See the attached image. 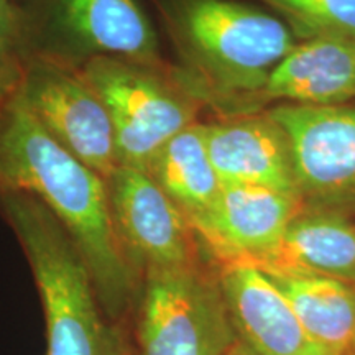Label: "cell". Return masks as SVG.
<instances>
[{"label":"cell","instance_id":"obj_1","mask_svg":"<svg viewBox=\"0 0 355 355\" xmlns=\"http://www.w3.org/2000/svg\"><path fill=\"white\" fill-rule=\"evenodd\" d=\"M0 189L32 194L51 211L87 265L105 316L127 329L141 279L115 230L107 181L44 130L19 91L0 117Z\"/></svg>","mask_w":355,"mask_h":355},{"label":"cell","instance_id":"obj_2","mask_svg":"<svg viewBox=\"0 0 355 355\" xmlns=\"http://www.w3.org/2000/svg\"><path fill=\"white\" fill-rule=\"evenodd\" d=\"M0 204L32 266L46 322V355H128L125 327L110 322L81 254L32 194L0 189Z\"/></svg>","mask_w":355,"mask_h":355},{"label":"cell","instance_id":"obj_3","mask_svg":"<svg viewBox=\"0 0 355 355\" xmlns=\"http://www.w3.org/2000/svg\"><path fill=\"white\" fill-rule=\"evenodd\" d=\"M184 56L224 96H259L298 44L272 13L241 0H152Z\"/></svg>","mask_w":355,"mask_h":355},{"label":"cell","instance_id":"obj_4","mask_svg":"<svg viewBox=\"0 0 355 355\" xmlns=\"http://www.w3.org/2000/svg\"><path fill=\"white\" fill-rule=\"evenodd\" d=\"M133 355H227L237 343L211 259L141 278Z\"/></svg>","mask_w":355,"mask_h":355},{"label":"cell","instance_id":"obj_5","mask_svg":"<svg viewBox=\"0 0 355 355\" xmlns=\"http://www.w3.org/2000/svg\"><path fill=\"white\" fill-rule=\"evenodd\" d=\"M81 74L107 109L119 166L146 171L168 140L196 122L194 99L148 66L91 56Z\"/></svg>","mask_w":355,"mask_h":355},{"label":"cell","instance_id":"obj_6","mask_svg":"<svg viewBox=\"0 0 355 355\" xmlns=\"http://www.w3.org/2000/svg\"><path fill=\"white\" fill-rule=\"evenodd\" d=\"M286 133L303 211L355 219V101L277 104L266 112Z\"/></svg>","mask_w":355,"mask_h":355},{"label":"cell","instance_id":"obj_7","mask_svg":"<svg viewBox=\"0 0 355 355\" xmlns=\"http://www.w3.org/2000/svg\"><path fill=\"white\" fill-rule=\"evenodd\" d=\"M19 94L58 144L107 181L119 166L112 122L81 71L38 58L24 71Z\"/></svg>","mask_w":355,"mask_h":355},{"label":"cell","instance_id":"obj_8","mask_svg":"<svg viewBox=\"0 0 355 355\" xmlns=\"http://www.w3.org/2000/svg\"><path fill=\"white\" fill-rule=\"evenodd\" d=\"M107 189L115 230L140 279L146 272L186 268L209 259L183 212L148 173L117 166Z\"/></svg>","mask_w":355,"mask_h":355},{"label":"cell","instance_id":"obj_9","mask_svg":"<svg viewBox=\"0 0 355 355\" xmlns=\"http://www.w3.org/2000/svg\"><path fill=\"white\" fill-rule=\"evenodd\" d=\"M301 211L303 206L295 194L261 186L222 184L209 217L196 235L214 263L259 265L277 248Z\"/></svg>","mask_w":355,"mask_h":355},{"label":"cell","instance_id":"obj_10","mask_svg":"<svg viewBox=\"0 0 355 355\" xmlns=\"http://www.w3.org/2000/svg\"><path fill=\"white\" fill-rule=\"evenodd\" d=\"M216 268L237 340L255 355H308L318 349L263 270L248 261H225Z\"/></svg>","mask_w":355,"mask_h":355},{"label":"cell","instance_id":"obj_11","mask_svg":"<svg viewBox=\"0 0 355 355\" xmlns=\"http://www.w3.org/2000/svg\"><path fill=\"white\" fill-rule=\"evenodd\" d=\"M206 145L222 184L261 186L298 198L290 140L266 112L206 123Z\"/></svg>","mask_w":355,"mask_h":355},{"label":"cell","instance_id":"obj_12","mask_svg":"<svg viewBox=\"0 0 355 355\" xmlns=\"http://www.w3.org/2000/svg\"><path fill=\"white\" fill-rule=\"evenodd\" d=\"M61 35L91 56H109L157 69L158 38L139 0H55Z\"/></svg>","mask_w":355,"mask_h":355},{"label":"cell","instance_id":"obj_13","mask_svg":"<svg viewBox=\"0 0 355 355\" xmlns=\"http://www.w3.org/2000/svg\"><path fill=\"white\" fill-rule=\"evenodd\" d=\"M261 99L295 105H339L355 101V40L298 42L270 73Z\"/></svg>","mask_w":355,"mask_h":355},{"label":"cell","instance_id":"obj_14","mask_svg":"<svg viewBox=\"0 0 355 355\" xmlns=\"http://www.w3.org/2000/svg\"><path fill=\"white\" fill-rule=\"evenodd\" d=\"M257 266L266 273L318 275L355 283V219L301 211L277 248Z\"/></svg>","mask_w":355,"mask_h":355},{"label":"cell","instance_id":"obj_15","mask_svg":"<svg viewBox=\"0 0 355 355\" xmlns=\"http://www.w3.org/2000/svg\"><path fill=\"white\" fill-rule=\"evenodd\" d=\"M146 173L196 232L209 217L222 189L207 152L206 123L194 122L176 133L158 150Z\"/></svg>","mask_w":355,"mask_h":355},{"label":"cell","instance_id":"obj_16","mask_svg":"<svg viewBox=\"0 0 355 355\" xmlns=\"http://www.w3.org/2000/svg\"><path fill=\"white\" fill-rule=\"evenodd\" d=\"M266 275L290 301L311 343L327 350L354 347L355 283L318 275Z\"/></svg>","mask_w":355,"mask_h":355},{"label":"cell","instance_id":"obj_17","mask_svg":"<svg viewBox=\"0 0 355 355\" xmlns=\"http://www.w3.org/2000/svg\"><path fill=\"white\" fill-rule=\"evenodd\" d=\"M270 8L298 42L314 38L355 40V0H254ZM272 13V15H273Z\"/></svg>","mask_w":355,"mask_h":355},{"label":"cell","instance_id":"obj_18","mask_svg":"<svg viewBox=\"0 0 355 355\" xmlns=\"http://www.w3.org/2000/svg\"><path fill=\"white\" fill-rule=\"evenodd\" d=\"M21 78H24V73L12 58L10 46L0 44V104L3 101L8 102L17 94Z\"/></svg>","mask_w":355,"mask_h":355},{"label":"cell","instance_id":"obj_19","mask_svg":"<svg viewBox=\"0 0 355 355\" xmlns=\"http://www.w3.org/2000/svg\"><path fill=\"white\" fill-rule=\"evenodd\" d=\"M17 32V19L8 0H0V44L10 46Z\"/></svg>","mask_w":355,"mask_h":355},{"label":"cell","instance_id":"obj_20","mask_svg":"<svg viewBox=\"0 0 355 355\" xmlns=\"http://www.w3.org/2000/svg\"><path fill=\"white\" fill-rule=\"evenodd\" d=\"M308 355H355V354L352 352V349H349V350H327V349L318 347Z\"/></svg>","mask_w":355,"mask_h":355},{"label":"cell","instance_id":"obj_21","mask_svg":"<svg viewBox=\"0 0 355 355\" xmlns=\"http://www.w3.org/2000/svg\"><path fill=\"white\" fill-rule=\"evenodd\" d=\"M227 355H255V354L252 352V350L248 349L247 345H243L241 340H237V343L232 345V349L229 350Z\"/></svg>","mask_w":355,"mask_h":355},{"label":"cell","instance_id":"obj_22","mask_svg":"<svg viewBox=\"0 0 355 355\" xmlns=\"http://www.w3.org/2000/svg\"><path fill=\"white\" fill-rule=\"evenodd\" d=\"M352 352L355 354V344H354V347H352Z\"/></svg>","mask_w":355,"mask_h":355},{"label":"cell","instance_id":"obj_23","mask_svg":"<svg viewBox=\"0 0 355 355\" xmlns=\"http://www.w3.org/2000/svg\"><path fill=\"white\" fill-rule=\"evenodd\" d=\"M128 355H133V354H132V352H130V354H128Z\"/></svg>","mask_w":355,"mask_h":355}]
</instances>
